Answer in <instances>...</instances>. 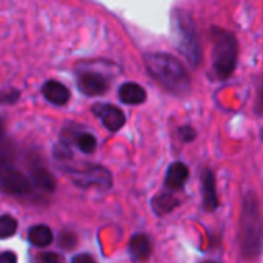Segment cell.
I'll use <instances>...</instances> for the list:
<instances>
[{
	"mask_svg": "<svg viewBox=\"0 0 263 263\" xmlns=\"http://www.w3.org/2000/svg\"><path fill=\"white\" fill-rule=\"evenodd\" d=\"M17 231V220L8 214H3L0 219V239H8Z\"/></svg>",
	"mask_w": 263,
	"mask_h": 263,
	"instance_id": "18",
	"label": "cell"
},
{
	"mask_svg": "<svg viewBox=\"0 0 263 263\" xmlns=\"http://www.w3.org/2000/svg\"><path fill=\"white\" fill-rule=\"evenodd\" d=\"M213 71L220 80L230 79L237 65L239 45L234 34L214 28L213 32Z\"/></svg>",
	"mask_w": 263,
	"mask_h": 263,
	"instance_id": "3",
	"label": "cell"
},
{
	"mask_svg": "<svg viewBox=\"0 0 263 263\" xmlns=\"http://www.w3.org/2000/svg\"><path fill=\"white\" fill-rule=\"evenodd\" d=\"M74 143L76 146L82 151V153H86V154H91L96 151L97 148V140L92 134L89 133H79L76 134L74 137Z\"/></svg>",
	"mask_w": 263,
	"mask_h": 263,
	"instance_id": "16",
	"label": "cell"
},
{
	"mask_svg": "<svg viewBox=\"0 0 263 263\" xmlns=\"http://www.w3.org/2000/svg\"><path fill=\"white\" fill-rule=\"evenodd\" d=\"M188 177H190L188 166L182 162H176L166 171L165 186L171 191H179L185 186V183L188 182Z\"/></svg>",
	"mask_w": 263,
	"mask_h": 263,
	"instance_id": "9",
	"label": "cell"
},
{
	"mask_svg": "<svg viewBox=\"0 0 263 263\" xmlns=\"http://www.w3.org/2000/svg\"><path fill=\"white\" fill-rule=\"evenodd\" d=\"M92 112L102 120L103 126L108 131H119L123 125H125V114L120 108L114 106V105H108V103H99L92 108Z\"/></svg>",
	"mask_w": 263,
	"mask_h": 263,
	"instance_id": "6",
	"label": "cell"
},
{
	"mask_svg": "<svg viewBox=\"0 0 263 263\" xmlns=\"http://www.w3.org/2000/svg\"><path fill=\"white\" fill-rule=\"evenodd\" d=\"M180 134H182V137H183V140H185V142H191V140L196 137V131H194V129H191L190 126H183V128H180Z\"/></svg>",
	"mask_w": 263,
	"mask_h": 263,
	"instance_id": "20",
	"label": "cell"
},
{
	"mask_svg": "<svg viewBox=\"0 0 263 263\" xmlns=\"http://www.w3.org/2000/svg\"><path fill=\"white\" fill-rule=\"evenodd\" d=\"M72 262H74V263H79V262H92V259H91L89 256H86V254H80V256H76V257L72 259Z\"/></svg>",
	"mask_w": 263,
	"mask_h": 263,
	"instance_id": "25",
	"label": "cell"
},
{
	"mask_svg": "<svg viewBox=\"0 0 263 263\" xmlns=\"http://www.w3.org/2000/svg\"><path fill=\"white\" fill-rule=\"evenodd\" d=\"M40 260H43V262H59L60 257L55 256V254H45V256L40 257Z\"/></svg>",
	"mask_w": 263,
	"mask_h": 263,
	"instance_id": "24",
	"label": "cell"
},
{
	"mask_svg": "<svg viewBox=\"0 0 263 263\" xmlns=\"http://www.w3.org/2000/svg\"><path fill=\"white\" fill-rule=\"evenodd\" d=\"M34 183L39 186V188H42L43 191H49V193H52L54 190H55V180H54V177L46 171V170H37V171H34Z\"/></svg>",
	"mask_w": 263,
	"mask_h": 263,
	"instance_id": "17",
	"label": "cell"
},
{
	"mask_svg": "<svg viewBox=\"0 0 263 263\" xmlns=\"http://www.w3.org/2000/svg\"><path fill=\"white\" fill-rule=\"evenodd\" d=\"M71 176H72L74 183L80 188L97 186V188L106 191L112 186L111 173L106 168L99 166V165H89L80 171H72Z\"/></svg>",
	"mask_w": 263,
	"mask_h": 263,
	"instance_id": "5",
	"label": "cell"
},
{
	"mask_svg": "<svg viewBox=\"0 0 263 263\" xmlns=\"http://www.w3.org/2000/svg\"><path fill=\"white\" fill-rule=\"evenodd\" d=\"M203 203H205L206 211H214L219 206L214 174L210 170H205L203 173Z\"/></svg>",
	"mask_w": 263,
	"mask_h": 263,
	"instance_id": "12",
	"label": "cell"
},
{
	"mask_svg": "<svg viewBox=\"0 0 263 263\" xmlns=\"http://www.w3.org/2000/svg\"><path fill=\"white\" fill-rule=\"evenodd\" d=\"M17 262V256L12 254L11 251H5L2 256H0V263H14Z\"/></svg>",
	"mask_w": 263,
	"mask_h": 263,
	"instance_id": "21",
	"label": "cell"
},
{
	"mask_svg": "<svg viewBox=\"0 0 263 263\" xmlns=\"http://www.w3.org/2000/svg\"><path fill=\"white\" fill-rule=\"evenodd\" d=\"M240 231L243 254L250 259L257 257L263 248V217L260 205L253 193H250L243 202Z\"/></svg>",
	"mask_w": 263,
	"mask_h": 263,
	"instance_id": "2",
	"label": "cell"
},
{
	"mask_svg": "<svg viewBox=\"0 0 263 263\" xmlns=\"http://www.w3.org/2000/svg\"><path fill=\"white\" fill-rule=\"evenodd\" d=\"M59 245H60L62 248L69 250V248H72V247L76 245V237H74L72 234H69V233H65V234H62V236H60V242H59Z\"/></svg>",
	"mask_w": 263,
	"mask_h": 263,
	"instance_id": "19",
	"label": "cell"
},
{
	"mask_svg": "<svg viewBox=\"0 0 263 263\" xmlns=\"http://www.w3.org/2000/svg\"><path fill=\"white\" fill-rule=\"evenodd\" d=\"M42 94L49 103L57 105V106H62V105L68 103V100L71 97L68 88L65 85H62L60 82H55V80L46 82L43 85V88H42Z\"/></svg>",
	"mask_w": 263,
	"mask_h": 263,
	"instance_id": "10",
	"label": "cell"
},
{
	"mask_svg": "<svg viewBox=\"0 0 263 263\" xmlns=\"http://www.w3.org/2000/svg\"><path fill=\"white\" fill-rule=\"evenodd\" d=\"M119 99L126 105H140L146 100V91L137 83H125L119 89Z\"/></svg>",
	"mask_w": 263,
	"mask_h": 263,
	"instance_id": "11",
	"label": "cell"
},
{
	"mask_svg": "<svg viewBox=\"0 0 263 263\" xmlns=\"http://www.w3.org/2000/svg\"><path fill=\"white\" fill-rule=\"evenodd\" d=\"M79 91L88 97L102 96L108 91V80L99 72H83L77 80Z\"/></svg>",
	"mask_w": 263,
	"mask_h": 263,
	"instance_id": "7",
	"label": "cell"
},
{
	"mask_svg": "<svg viewBox=\"0 0 263 263\" xmlns=\"http://www.w3.org/2000/svg\"><path fill=\"white\" fill-rule=\"evenodd\" d=\"M179 206V200L168 193L159 194L153 199V210L157 216H166Z\"/></svg>",
	"mask_w": 263,
	"mask_h": 263,
	"instance_id": "15",
	"label": "cell"
},
{
	"mask_svg": "<svg viewBox=\"0 0 263 263\" xmlns=\"http://www.w3.org/2000/svg\"><path fill=\"white\" fill-rule=\"evenodd\" d=\"M17 99H18V91H15V89L9 91V96H8V97L3 96V102H5V103H12V102H15Z\"/></svg>",
	"mask_w": 263,
	"mask_h": 263,
	"instance_id": "23",
	"label": "cell"
},
{
	"mask_svg": "<svg viewBox=\"0 0 263 263\" xmlns=\"http://www.w3.org/2000/svg\"><path fill=\"white\" fill-rule=\"evenodd\" d=\"M256 111L263 116V85L260 86V89H259V94H257V106H256Z\"/></svg>",
	"mask_w": 263,
	"mask_h": 263,
	"instance_id": "22",
	"label": "cell"
},
{
	"mask_svg": "<svg viewBox=\"0 0 263 263\" xmlns=\"http://www.w3.org/2000/svg\"><path fill=\"white\" fill-rule=\"evenodd\" d=\"M28 240L39 248H46L52 242V231L46 225H34L28 231Z\"/></svg>",
	"mask_w": 263,
	"mask_h": 263,
	"instance_id": "13",
	"label": "cell"
},
{
	"mask_svg": "<svg viewBox=\"0 0 263 263\" xmlns=\"http://www.w3.org/2000/svg\"><path fill=\"white\" fill-rule=\"evenodd\" d=\"M2 190L8 194L22 196L29 193L31 182L28 177H25V174L17 170H5L2 174Z\"/></svg>",
	"mask_w": 263,
	"mask_h": 263,
	"instance_id": "8",
	"label": "cell"
},
{
	"mask_svg": "<svg viewBox=\"0 0 263 263\" xmlns=\"http://www.w3.org/2000/svg\"><path fill=\"white\" fill-rule=\"evenodd\" d=\"M129 253L137 260H145L151 254V242L145 234H137L131 239Z\"/></svg>",
	"mask_w": 263,
	"mask_h": 263,
	"instance_id": "14",
	"label": "cell"
},
{
	"mask_svg": "<svg viewBox=\"0 0 263 263\" xmlns=\"http://www.w3.org/2000/svg\"><path fill=\"white\" fill-rule=\"evenodd\" d=\"M171 25L174 29L177 49L186 57V60L193 66H199L202 62V46L191 17L185 11L176 9L173 12Z\"/></svg>",
	"mask_w": 263,
	"mask_h": 263,
	"instance_id": "4",
	"label": "cell"
},
{
	"mask_svg": "<svg viewBox=\"0 0 263 263\" xmlns=\"http://www.w3.org/2000/svg\"><path fill=\"white\" fill-rule=\"evenodd\" d=\"M145 65L149 76L166 91L176 96H185L191 89V77L183 63L166 52H149L145 55Z\"/></svg>",
	"mask_w": 263,
	"mask_h": 263,
	"instance_id": "1",
	"label": "cell"
}]
</instances>
